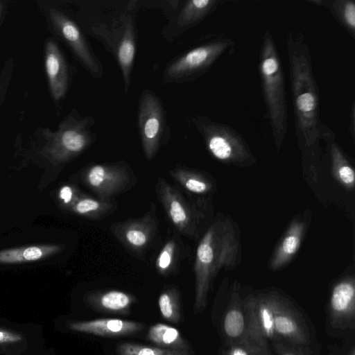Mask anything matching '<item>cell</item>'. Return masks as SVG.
<instances>
[{
    "label": "cell",
    "mask_w": 355,
    "mask_h": 355,
    "mask_svg": "<svg viewBox=\"0 0 355 355\" xmlns=\"http://www.w3.org/2000/svg\"><path fill=\"white\" fill-rule=\"evenodd\" d=\"M274 327L277 338L293 345L304 347L310 343L308 329L300 313L279 294L275 309Z\"/></svg>",
    "instance_id": "obj_18"
},
{
    "label": "cell",
    "mask_w": 355,
    "mask_h": 355,
    "mask_svg": "<svg viewBox=\"0 0 355 355\" xmlns=\"http://www.w3.org/2000/svg\"><path fill=\"white\" fill-rule=\"evenodd\" d=\"M46 349L41 324L0 316V355H42Z\"/></svg>",
    "instance_id": "obj_13"
},
{
    "label": "cell",
    "mask_w": 355,
    "mask_h": 355,
    "mask_svg": "<svg viewBox=\"0 0 355 355\" xmlns=\"http://www.w3.org/2000/svg\"><path fill=\"white\" fill-rule=\"evenodd\" d=\"M62 244L24 245L0 250V264H19L42 260L61 252Z\"/></svg>",
    "instance_id": "obj_24"
},
{
    "label": "cell",
    "mask_w": 355,
    "mask_h": 355,
    "mask_svg": "<svg viewBox=\"0 0 355 355\" xmlns=\"http://www.w3.org/2000/svg\"><path fill=\"white\" fill-rule=\"evenodd\" d=\"M110 230L130 254L143 257L158 232L155 205L151 203L149 209L142 216L112 223Z\"/></svg>",
    "instance_id": "obj_14"
},
{
    "label": "cell",
    "mask_w": 355,
    "mask_h": 355,
    "mask_svg": "<svg viewBox=\"0 0 355 355\" xmlns=\"http://www.w3.org/2000/svg\"><path fill=\"white\" fill-rule=\"evenodd\" d=\"M44 63L51 94L55 100L60 101L68 89L69 72L64 57L53 40L46 43Z\"/></svg>",
    "instance_id": "obj_19"
},
{
    "label": "cell",
    "mask_w": 355,
    "mask_h": 355,
    "mask_svg": "<svg viewBox=\"0 0 355 355\" xmlns=\"http://www.w3.org/2000/svg\"><path fill=\"white\" fill-rule=\"evenodd\" d=\"M42 355H55V352L53 348L46 347Z\"/></svg>",
    "instance_id": "obj_35"
},
{
    "label": "cell",
    "mask_w": 355,
    "mask_h": 355,
    "mask_svg": "<svg viewBox=\"0 0 355 355\" xmlns=\"http://www.w3.org/2000/svg\"><path fill=\"white\" fill-rule=\"evenodd\" d=\"M279 293L248 294L243 299L246 329L243 342L269 350V340L277 339L274 327V313Z\"/></svg>",
    "instance_id": "obj_10"
},
{
    "label": "cell",
    "mask_w": 355,
    "mask_h": 355,
    "mask_svg": "<svg viewBox=\"0 0 355 355\" xmlns=\"http://www.w3.org/2000/svg\"><path fill=\"white\" fill-rule=\"evenodd\" d=\"M116 203L112 199L93 197L83 193L69 211L89 220H100L112 214Z\"/></svg>",
    "instance_id": "obj_25"
},
{
    "label": "cell",
    "mask_w": 355,
    "mask_h": 355,
    "mask_svg": "<svg viewBox=\"0 0 355 355\" xmlns=\"http://www.w3.org/2000/svg\"><path fill=\"white\" fill-rule=\"evenodd\" d=\"M3 6L2 1H0V17H1V13L3 11Z\"/></svg>",
    "instance_id": "obj_37"
},
{
    "label": "cell",
    "mask_w": 355,
    "mask_h": 355,
    "mask_svg": "<svg viewBox=\"0 0 355 355\" xmlns=\"http://www.w3.org/2000/svg\"><path fill=\"white\" fill-rule=\"evenodd\" d=\"M87 302L94 309L105 313L127 315L137 301V297L119 290H105L92 293Z\"/></svg>",
    "instance_id": "obj_23"
},
{
    "label": "cell",
    "mask_w": 355,
    "mask_h": 355,
    "mask_svg": "<svg viewBox=\"0 0 355 355\" xmlns=\"http://www.w3.org/2000/svg\"><path fill=\"white\" fill-rule=\"evenodd\" d=\"M347 355H355V349L354 347L352 349H350Z\"/></svg>",
    "instance_id": "obj_36"
},
{
    "label": "cell",
    "mask_w": 355,
    "mask_h": 355,
    "mask_svg": "<svg viewBox=\"0 0 355 355\" xmlns=\"http://www.w3.org/2000/svg\"><path fill=\"white\" fill-rule=\"evenodd\" d=\"M158 306L163 318L178 323L181 318L180 294L175 287L164 290L158 298Z\"/></svg>",
    "instance_id": "obj_29"
},
{
    "label": "cell",
    "mask_w": 355,
    "mask_h": 355,
    "mask_svg": "<svg viewBox=\"0 0 355 355\" xmlns=\"http://www.w3.org/2000/svg\"><path fill=\"white\" fill-rule=\"evenodd\" d=\"M295 130L302 152L321 141L323 124L320 119V96L314 77L311 55L304 34L291 28L286 35Z\"/></svg>",
    "instance_id": "obj_2"
},
{
    "label": "cell",
    "mask_w": 355,
    "mask_h": 355,
    "mask_svg": "<svg viewBox=\"0 0 355 355\" xmlns=\"http://www.w3.org/2000/svg\"><path fill=\"white\" fill-rule=\"evenodd\" d=\"M83 193L75 184H68L62 186L58 192V199L61 207L69 211Z\"/></svg>",
    "instance_id": "obj_32"
},
{
    "label": "cell",
    "mask_w": 355,
    "mask_h": 355,
    "mask_svg": "<svg viewBox=\"0 0 355 355\" xmlns=\"http://www.w3.org/2000/svg\"><path fill=\"white\" fill-rule=\"evenodd\" d=\"M155 193L166 214L175 230L183 236L197 239L208 214H211V198L191 203L165 179L159 178L155 184Z\"/></svg>",
    "instance_id": "obj_8"
},
{
    "label": "cell",
    "mask_w": 355,
    "mask_h": 355,
    "mask_svg": "<svg viewBox=\"0 0 355 355\" xmlns=\"http://www.w3.org/2000/svg\"><path fill=\"white\" fill-rule=\"evenodd\" d=\"M329 323L332 327L345 330L355 326V282L354 276L339 279L332 287L328 303Z\"/></svg>",
    "instance_id": "obj_16"
},
{
    "label": "cell",
    "mask_w": 355,
    "mask_h": 355,
    "mask_svg": "<svg viewBox=\"0 0 355 355\" xmlns=\"http://www.w3.org/2000/svg\"><path fill=\"white\" fill-rule=\"evenodd\" d=\"M306 227L305 220L295 218L289 224L281 242L269 261L271 270H278L287 265L300 249Z\"/></svg>",
    "instance_id": "obj_21"
},
{
    "label": "cell",
    "mask_w": 355,
    "mask_h": 355,
    "mask_svg": "<svg viewBox=\"0 0 355 355\" xmlns=\"http://www.w3.org/2000/svg\"><path fill=\"white\" fill-rule=\"evenodd\" d=\"M275 349L277 355H311L309 349L302 346L290 345L286 346L281 343H277Z\"/></svg>",
    "instance_id": "obj_33"
},
{
    "label": "cell",
    "mask_w": 355,
    "mask_h": 355,
    "mask_svg": "<svg viewBox=\"0 0 355 355\" xmlns=\"http://www.w3.org/2000/svg\"><path fill=\"white\" fill-rule=\"evenodd\" d=\"M184 245L180 238L177 235L168 237L155 259L157 272L164 277L174 274L184 257Z\"/></svg>",
    "instance_id": "obj_26"
},
{
    "label": "cell",
    "mask_w": 355,
    "mask_h": 355,
    "mask_svg": "<svg viewBox=\"0 0 355 355\" xmlns=\"http://www.w3.org/2000/svg\"><path fill=\"white\" fill-rule=\"evenodd\" d=\"M259 73L266 107L277 150L284 143L288 129V104L283 66L272 34L263 33L259 55Z\"/></svg>",
    "instance_id": "obj_4"
},
{
    "label": "cell",
    "mask_w": 355,
    "mask_h": 355,
    "mask_svg": "<svg viewBox=\"0 0 355 355\" xmlns=\"http://www.w3.org/2000/svg\"><path fill=\"white\" fill-rule=\"evenodd\" d=\"M141 322L119 318H100L92 320H56V329L92 334L105 337H116L136 334L144 328Z\"/></svg>",
    "instance_id": "obj_17"
},
{
    "label": "cell",
    "mask_w": 355,
    "mask_h": 355,
    "mask_svg": "<svg viewBox=\"0 0 355 355\" xmlns=\"http://www.w3.org/2000/svg\"><path fill=\"white\" fill-rule=\"evenodd\" d=\"M139 0H91L78 2L82 30L100 42L116 61L124 91L131 85L137 51L136 15Z\"/></svg>",
    "instance_id": "obj_1"
},
{
    "label": "cell",
    "mask_w": 355,
    "mask_h": 355,
    "mask_svg": "<svg viewBox=\"0 0 355 355\" xmlns=\"http://www.w3.org/2000/svg\"><path fill=\"white\" fill-rule=\"evenodd\" d=\"M119 355H191L190 350H180L154 347L134 343L117 345Z\"/></svg>",
    "instance_id": "obj_30"
},
{
    "label": "cell",
    "mask_w": 355,
    "mask_h": 355,
    "mask_svg": "<svg viewBox=\"0 0 355 355\" xmlns=\"http://www.w3.org/2000/svg\"><path fill=\"white\" fill-rule=\"evenodd\" d=\"M192 122L207 151L216 159L241 167L255 163L256 159L248 144L231 126L202 114L194 116Z\"/></svg>",
    "instance_id": "obj_6"
},
{
    "label": "cell",
    "mask_w": 355,
    "mask_h": 355,
    "mask_svg": "<svg viewBox=\"0 0 355 355\" xmlns=\"http://www.w3.org/2000/svg\"><path fill=\"white\" fill-rule=\"evenodd\" d=\"M234 46L232 38L219 35L189 50L166 66L163 83L184 84L201 77L224 54L233 53Z\"/></svg>",
    "instance_id": "obj_7"
},
{
    "label": "cell",
    "mask_w": 355,
    "mask_h": 355,
    "mask_svg": "<svg viewBox=\"0 0 355 355\" xmlns=\"http://www.w3.org/2000/svg\"><path fill=\"white\" fill-rule=\"evenodd\" d=\"M147 338L159 347L190 350L189 345L180 331L170 325L157 323L149 328Z\"/></svg>",
    "instance_id": "obj_28"
},
{
    "label": "cell",
    "mask_w": 355,
    "mask_h": 355,
    "mask_svg": "<svg viewBox=\"0 0 355 355\" xmlns=\"http://www.w3.org/2000/svg\"><path fill=\"white\" fill-rule=\"evenodd\" d=\"M49 16L56 34L69 47L81 65L95 78L104 75L103 66L78 24L62 11L49 10Z\"/></svg>",
    "instance_id": "obj_12"
},
{
    "label": "cell",
    "mask_w": 355,
    "mask_h": 355,
    "mask_svg": "<svg viewBox=\"0 0 355 355\" xmlns=\"http://www.w3.org/2000/svg\"><path fill=\"white\" fill-rule=\"evenodd\" d=\"M91 116H83L73 109L59 124L56 131L45 130V143L42 149L51 163L65 164L83 153L96 139Z\"/></svg>",
    "instance_id": "obj_5"
},
{
    "label": "cell",
    "mask_w": 355,
    "mask_h": 355,
    "mask_svg": "<svg viewBox=\"0 0 355 355\" xmlns=\"http://www.w3.org/2000/svg\"><path fill=\"white\" fill-rule=\"evenodd\" d=\"M230 302L222 320V331L226 344L243 342L245 336L246 320L243 299L239 284L232 286Z\"/></svg>",
    "instance_id": "obj_20"
},
{
    "label": "cell",
    "mask_w": 355,
    "mask_h": 355,
    "mask_svg": "<svg viewBox=\"0 0 355 355\" xmlns=\"http://www.w3.org/2000/svg\"><path fill=\"white\" fill-rule=\"evenodd\" d=\"M223 355H270L269 350H265L245 342L225 344Z\"/></svg>",
    "instance_id": "obj_31"
},
{
    "label": "cell",
    "mask_w": 355,
    "mask_h": 355,
    "mask_svg": "<svg viewBox=\"0 0 355 355\" xmlns=\"http://www.w3.org/2000/svg\"><path fill=\"white\" fill-rule=\"evenodd\" d=\"M82 182L97 197H112L131 189L137 179L131 168L124 161L89 164L81 172Z\"/></svg>",
    "instance_id": "obj_11"
},
{
    "label": "cell",
    "mask_w": 355,
    "mask_h": 355,
    "mask_svg": "<svg viewBox=\"0 0 355 355\" xmlns=\"http://www.w3.org/2000/svg\"><path fill=\"white\" fill-rule=\"evenodd\" d=\"M348 129H349V134H350L352 139H354V137H355V105H354V103H352V105L351 110H350Z\"/></svg>",
    "instance_id": "obj_34"
},
{
    "label": "cell",
    "mask_w": 355,
    "mask_h": 355,
    "mask_svg": "<svg viewBox=\"0 0 355 355\" xmlns=\"http://www.w3.org/2000/svg\"><path fill=\"white\" fill-rule=\"evenodd\" d=\"M137 116L143 152L146 159L151 161L171 135L165 108L155 92L148 89L141 92Z\"/></svg>",
    "instance_id": "obj_9"
},
{
    "label": "cell",
    "mask_w": 355,
    "mask_h": 355,
    "mask_svg": "<svg viewBox=\"0 0 355 355\" xmlns=\"http://www.w3.org/2000/svg\"><path fill=\"white\" fill-rule=\"evenodd\" d=\"M221 0H169L164 12L167 24L162 35L167 41H172L194 27L221 4Z\"/></svg>",
    "instance_id": "obj_15"
},
{
    "label": "cell",
    "mask_w": 355,
    "mask_h": 355,
    "mask_svg": "<svg viewBox=\"0 0 355 355\" xmlns=\"http://www.w3.org/2000/svg\"><path fill=\"white\" fill-rule=\"evenodd\" d=\"M169 174L185 191L198 198L211 197L216 189L214 180L197 169L177 166L169 171Z\"/></svg>",
    "instance_id": "obj_22"
},
{
    "label": "cell",
    "mask_w": 355,
    "mask_h": 355,
    "mask_svg": "<svg viewBox=\"0 0 355 355\" xmlns=\"http://www.w3.org/2000/svg\"><path fill=\"white\" fill-rule=\"evenodd\" d=\"M307 2L327 10L335 20L354 40L355 1L354 0H308Z\"/></svg>",
    "instance_id": "obj_27"
},
{
    "label": "cell",
    "mask_w": 355,
    "mask_h": 355,
    "mask_svg": "<svg viewBox=\"0 0 355 355\" xmlns=\"http://www.w3.org/2000/svg\"><path fill=\"white\" fill-rule=\"evenodd\" d=\"M241 259L239 227L229 216L218 214L211 221L197 245L195 261L196 313L202 312L218 272L234 269Z\"/></svg>",
    "instance_id": "obj_3"
}]
</instances>
